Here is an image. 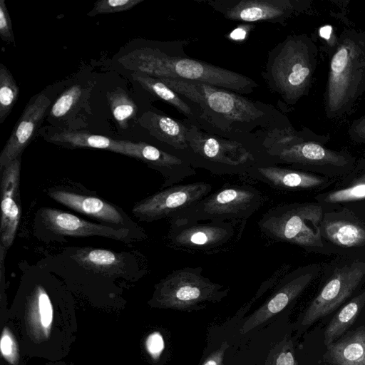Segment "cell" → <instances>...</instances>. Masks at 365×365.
I'll return each instance as SVG.
<instances>
[{
    "instance_id": "obj_32",
    "label": "cell",
    "mask_w": 365,
    "mask_h": 365,
    "mask_svg": "<svg viewBox=\"0 0 365 365\" xmlns=\"http://www.w3.org/2000/svg\"><path fill=\"white\" fill-rule=\"evenodd\" d=\"M37 301L41 324L47 327L52 322L53 309L48 294L41 287L38 288Z\"/></svg>"
},
{
    "instance_id": "obj_31",
    "label": "cell",
    "mask_w": 365,
    "mask_h": 365,
    "mask_svg": "<svg viewBox=\"0 0 365 365\" xmlns=\"http://www.w3.org/2000/svg\"><path fill=\"white\" fill-rule=\"evenodd\" d=\"M365 199V182L356 183L345 189L329 193L325 200L329 202H340Z\"/></svg>"
},
{
    "instance_id": "obj_13",
    "label": "cell",
    "mask_w": 365,
    "mask_h": 365,
    "mask_svg": "<svg viewBox=\"0 0 365 365\" xmlns=\"http://www.w3.org/2000/svg\"><path fill=\"white\" fill-rule=\"evenodd\" d=\"M364 275V262H354L336 268L331 278L307 309L302 325L309 327L334 312L352 294Z\"/></svg>"
},
{
    "instance_id": "obj_36",
    "label": "cell",
    "mask_w": 365,
    "mask_h": 365,
    "mask_svg": "<svg viewBox=\"0 0 365 365\" xmlns=\"http://www.w3.org/2000/svg\"><path fill=\"white\" fill-rule=\"evenodd\" d=\"M146 348L150 354L158 358L164 349V341L159 332H153L146 339Z\"/></svg>"
},
{
    "instance_id": "obj_28",
    "label": "cell",
    "mask_w": 365,
    "mask_h": 365,
    "mask_svg": "<svg viewBox=\"0 0 365 365\" xmlns=\"http://www.w3.org/2000/svg\"><path fill=\"white\" fill-rule=\"evenodd\" d=\"M19 88L12 74L2 63L0 65V123L11 113L18 100Z\"/></svg>"
},
{
    "instance_id": "obj_8",
    "label": "cell",
    "mask_w": 365,
    "mask_h": 365,
    "mask_svg": "<svg viewBox=\"0 0 365 365\" xmlns=\"http://www.w3.org/2000/svg\"><path fill=\"white\" fill-rule=\"evenodd\" d=\"M263 202L264 197L257 189L247 185H232L209 194L172 219L242 220L255 212Z\"/></svg>"
},
{
    "instance_id": "obj_6",
    "label": "cell",
    "mask_w": 365,
    "mask_h": 365,
    "mask_svg": "<svg viewBox=\"0 0 365 365\" xmlns=\"http://www.w3.org/2000/svg\"><path fill=\"white\" fill-rule=\"evenodd\" d=\"M321 206L291 205L269 209L259 222L260 230L270 238L304 247H322L319 224Z\"/></svg>"
},
{
    "instance_id": "obj_24",
    "label": "cell",
    "mask_w": 365,
    "mask_h": 365,
    "mask_svg": "<svg viewBox=\"0 0 365 365\" xmlns=\"http://www.w3.org/2000/svg\"><path fill=\"white\" fill-rule=\"evenodd\" d=\"M73 258L83 268L100 274L120 272L124 265L121 255L101 249L82 248Z\"/></svg>"
},
{
    "instance_id": "obj_7",
    "label": "cell",
    "mask_w": 365,
    "mask_h": 365,
    "mask_svg": "<svg viewBox=\"0 0 365 365\" xmlns=\"http://www.w3.org/2000/svg\"><path fill=\"white\" fill-rule=\"evenodd\" d=\"M202 272L201 267H184L171 272L158 284L159 302L165 307L192 311L227 296L228 288L211 281Z\"/></svg>"
},
{
    "instance_id": "obj_17",
    "label": "cell",
    "mask_w": 365,
    "mask_h": 365,
    "mask_svg": "<svg viewBox=\"0 0 365 365\" xmlns=\"http://www.w3.org/2000/svg\"><path fill=\"white\" fill-rule=\"evenodd\" d=\"M313 277L312 272H305L284 282L265 303L246 319L241 333L250 331L282 311L304 290Z\"/></svg>"
},
{
    "instance_id": "obj_30",
    "label": "cell",
    "mask_w": 365,
    "mask_h": 365,
    "mask_svg": "<svg viewBox=\"0 0 365 365\" xmlns=\"http://www.w3.org/2000/svg\"><path fill=\"white\" fill-rule=\"evenodd\" d=\"M143 1V0H99L95 2L93 8L87 15L92 17L98 14L125 11Z\"/></svg>"
},
{
    "instance_id": "obj_2",
    "label": "cell",
    "mask_w": 365,
    "mask_h": 365,
    "mask_svg": "<svg viewBox=\"0 0 365 365\" xmlns=\"http://www.w3.org/2000/svg\"><path fill=\"white\" fill-rule=\"evenodd\" d=\"M187 43L173 42L170 50L140 47L121 56L118 62L134 72L155 78L202 82L241 95L250 94L259 86L248 76L190 58L184 52Z\"/></svg>"
},
{
    "instance_id": "obj_33",
    "label": "cell",
    "mask_w": 365,
    "mask_h": 365,
    "mask_svg": "<svg viewBox=\"0 0 365 365\" xmlns=\"http://www.w3.org/2000/svg\"><path fill=\"white\" fill-rule=\"evenodd\" d=\"M0 36L8 43H14L12 24L4 0L0 1Z\"/></svg>"
},
{
    "instance_id": "obj_20",
    "label": "cell",
    "mask_w": 365,
    "mask_h": 365,
    "mask_svg": "<svg viewBox=\"0 0 365 365\" xmlns=\"http://www.w3.org/2000/svg\"><path fill=\"white\" fill-rule=\"evenodd\" d=\"M138 122L141 127L158 139L174 149L187 150V123H183L163 114L151 110L145 112Z\"/></svg>"
},
{
    "instance_id": "obj_5",
    "label": "cell",
    "mask_w": 365,
    "mask_h": 365,
    "mask_svg": "<svg viewBox=\"0 0 365 365\" xmlns=\"http://www.w3.org/2000/svg\"><path fill=\"white\" fill-rule=\"evenodd\" d=\"M329 139V134L318 135L306 127L297 130L291 123L259 130L250 140H255L265 154L277 162L336 168L350 165L353 161L350 154L325 146Z\"/></svg>"
},
{
    "instance_id": "obj_14",
    "label": "cell",
    "mask_w": 365,
    "mask_h": 365,
    "mask_svg": "<svg viewBox=\"0 0 365 365\" xmlns=\"http://www.w3.org/2000/svg\"><path fill=\"white\" fill-rule=\"evenodd\" d=\"M51 103L46 95L40 93L26 105L1 150V170L21 157L22 152L34 137Z\"/></svg>"
},
{
    "instance_id": "obj_18",
    "label": "cell",
    "mask_w": 365,
    "mask_h": 365,
    "mask_svg": "<svg viewBox=\"0 0 365 365\" xmlns=\"http://www.w3.org/2000/svg\"><path fill=\"white\" fill-rule=\"evenodd\" d=\"M51 142L70 148H90L110 150L138 159L139 142L119 140L90 133L63 130L52 134Z\"/></svg>"
},
{
    "instance_id": "obj_25",
    "label": "cell",
    "mask_w": 365,
    "mask_h": 365,
    "mask_svg": "<svg viewBox=\"0 0 365 365\" xmlns=\"http://www.w3.org/2000/svg\"><path fill=\"white\" fill-rule=\"evenodd\" d=\"M365 304V291L345 304L332 318L324 333V344H331L356 321Z\"/></svg>"
},
{
    "instance_id": "obj_26",
    "label": "cell",
    "mask_w": 365,
    "mask_h": 365,
    "mask_svg": "<svg viewBox=\"0 0 365 365\" xmlns=\"http://www.w3.org/2000/svg\"><path fill=\"white\" fill-rule=\"evenodd\" d=\"M327 239L341 247H359L365 245V229L343 220L328 222L324 226Z\"/></svg>"
},
{
    "instance_id": "obj_11",
    "label": "cell",
    "mask_w": 365,
    "mask_h": 365,
    "mask_svg": "<svg viewBox=\"0 0 365 365\" xmlns=\"http://www.w3.org/2000/svg\"><path fill=\"white\" fill-rule=\"evenodd\" d=\"M186 151L210 165L247 168L255 164L254 154L245 143L202 130L187 121Z\"/></svg>"
},
{
    "instance_id": "obj_1",
    "label": "cell",
    "mask_w": 365,
    "mask_h": 365,
    "mask_svg": "<svg viewBox=\"0 0 365 365\" xmlns=\"http://www.w3.org/2000/svg\"><path fill=\"white\" fill-rule=\"evenodd\" d=\"M192 102L200 118V128L237 140L249 139L262 129L291 124L272 106L253 101L235 92L197 81L158 78Z\"/></svg>"
},
{
    "instance_id": "obj_19",
    "label": "cell",
    "mask_w": 365,
    "mask_h": 365,
    "mask_svg": "<svg viewBox=\"0 0 365 365\" xmlns=\"http://www.w3.org/2000/svg\"><path fill=\"white\" fill-rule=\"evenodd\" d=\"M248 173L255 178L282 189H308L323 184L324 179L315 175L274 165L254 164Z\"/></svg>"
},
{
    "instance_id": "obj_23",
    "label": "cell",
    "mask_w": 365,
    "mask_h": 365,
    "mask_svg": "<svg viewBox=\"0 0 365 365\" xmlns=\"http://www.w3.org/2000/svg\"><path fill=\"white\" fill-rule=\"evenodd\" d=\"M132 77L145 91L173 106L178 112L185 115L190 123L200 128V118L195 106L193 104L192 106L188 104L182 96L168 87L161 80L138 72H134Z\"/></svg>"
},
{
    "instance_id": "obj_37",
    "label": "cell",
    "mask_w": 365,
    "mask_h": 365,
    "mask_svg": "<svg viewBox=\"0 0 365 365\" xmlns=\"http://www.w3.org/2000/svg\"><path fill=\"white\" fill-rule=\"evenodd\" d=\"M228 347L227 342L222 343L220 347L212 353L202 365H222L225 351Z\"/></svg>"
},
{
    "instance_id": "obj_39",
    "label": "cell",
    "mask_w": 365,
    "mask_h": 365,
    "mask_svg": "<svg viewBox=\"0 0 365 365\" xmlns=\"http://www.w3.org/2000/svg\"><path fill=\"white\" fill-rule=\"evenodd\" d=\"M248 27L249 26H241L240 27L236 28L230 34V38L234 41L244 40L247 36Z\"/></svg>"
},
{
    "instance_id": "obj_35",
    "label": "cell",
    "mask_w": 365,
    "mask_h": 365,
    "mask_svg": "<svg viewBox=\"0 0 365 365\" xmlns=\"http://www.w3.org/2000/svg\"><path fill=\"white\" fill-rule=\"evenodd\" d=\"M347 133L353 141L365 144V113L351 122Z\"/></svg>"
},
{
    "instance_id": "obj_15",
    "label": "cell",
    "mask_w": 365,
    "mask_h": 365,
    "mask_svg": "<svg viewBox=\"0 0 365 365\" xmlns=\"http://www.w3.org/2000/svg\"><path fill=\"white\" fill-rule=\"evenodd\" d=\"M21 157L15 159L1 171V242L5 248L9 247L15 238L19 223V177Z\"/></svg>"
},
{
    "instance_id": "obj_38",
    "label": "cell",
    "mask_w": 365,
    "mask_h": 365,
    "mask_svg": "<svg viewBox=\"0 0 365 365\" xmlns=\"http://www.w3.org/2000/svg\"><path fill=\"white\" fill-rule=\"evenodd\" d=\"M0 348L2 354L4 356H10L14 349V343L12 339L7 334H4L1 339Z\"/></svg>"
},
{
    "instance_id": "obj_40",
    "label": "cell",
    "mask_w": 365,
    "mask_h": 365,
    "mask_svg": "<svg viewBox=\"0 0 365 365\" xmlns=\"http://www.w3.org/2000/svg\"><path fill=\"white\" fill-rule=\"evenodd\" d=\"M356 183L365 182V173L354 181Z\"/></svg>"
},
{
    "instance_id": "obj_12",
    "label": "cell",
    "mask_w": 365,
    "mask_h": 365,
    "mask_svg": "<svg viewBox=\"0 0 365 365\" xmlns=\"http://www.w3.org/2000/svg\"><path fill=\"white\" fill-rule=\"evenodd\" d=\"M212 189L204 182L173 185L136 204L133 213L146 221L173 218L207 196Z\"/></svg>"
},
{
    "instance_id": "obj_4",
    "label": "cell",
    "mask_w": 365,
    "mask_h": 365,
    "mask_svg": "<svg viewBox=\"0 0 365 365\" xmlns=\"http://www.w3.org/2000/svg\"><path fill=\"white\" fill-rule=\"evenodd\" d=\"M319 48L305 34L288 35L271 49L262 76L288 106L308 95L317 69Z\"/></svg>"
},
{
    "instance_id": "obj_27",
    "label": "cell",
    "mask_w": 365,
    "mask_h": 365,
    "mask_svg": "<svg viewBox=\"0 0 365 365\" xmlns=\"http://www.w3.org/2000/svg\"><path fill=\"white\" fill-rule=\"evenodd\" d=\"M106 98L111 113L118 126L126 129L128 121L137 115L136 104L128 93L120 87L107 92Z\"/></svg>"
},
{
    "instance_id": "obj_22",
    "label": "cell",
    "mask_w": 365,
    "mask_h": 365,
    "mask_svg": "<svg viewBox=\"0 0 365 365\" xmlns=\"http://www.w3.org/2000/svg\"><path fill=\"white\" fill-rule=\"evenodd\" d=\"M324 359L329 365H365V326L327 346Z\"/></svg>"
},
{
    "instance_id": "obj_29",
    "label": "cell",
    "mask_w": 365,
    "mask_h": 365,
    "mask_svg": "<svg viewBox=\"0 0 365 365\" xmlns=\"http://www.w3.org/2000/svg\"><path fill=\"white\" fill-rule=\"evenodd\" d=\"M80 85H73L64 91L56 100L51 109V115L60 118L69 113L78 103L82 96Z\"/></svg>"
},
{
    "instance_id": "obj_3",
    "label": "cell",
    "mask_w": 365,
    "mask_h": 365,
    "mask_svg": "<svg viewBox=\"0 0 365 365\" xmlns=\"http://www.w3.org/2000/svg\"><path fill=\"white\" fill-rule=\"evenodd\" d=\"M324 115L329 120L349 113L365 93V31L345 28L329 49Z\"/></svg>"
},
{
    "instance_id": "obj_10",
    "label": "cell",
    "mask_w": 365,
    "mask_h": 365,
    "mask_svg": "<svg viewBox=\"0 0 365 365\" xmlns=\"http://www.w3.org/2000/svg\"><path fill=\"white\" fill-rule=\"evenodd\" d=\"M187 221L172 219L169 239L185 250L210 251L221 248L240 237L242 220Z\"/></svg>"
},
{
    "instance_id": "obj_34",
    "label": "cell",
    "mask_w": 365,
    "mask_h": 365,
    "mask_svg": "<svg viewBox=\"0 0 365 365\" xmlns=\"http://www.w3.org/2000/svg\"><path fill=\"white\" fill-rule=\"evenodd\" d=\"M274 365H297L292 341H287L276 355Z\"/></svg>"
},
{
    "instance_id": "obj_16",
    "label": "cell",
    "mask_w": 365,
    "mask_h": 365,
    "mask_svg": "<svg viewBox=\"0 0 365 365\" xmlns=\"http://www.w3.org/2000/svg\"><path fill=\"white\" fill-rule=\"evenodd\" d=\"M41 217L45 226L58 235L74 237L102 236L123 240L129 233L127 229H114L92 223L72 214L53 208L42 209Z\"/></svg>"
},
{
    "instance_id": "obj_21",
    "label": "cell",
    "mask_w": 365,
    "mask_h": 365,
    "mask_svg": "<svg viewBox=\"0 0 365 365\" xmlns=\"http://www.w3.org/2000/svg\"><path fill=\"white\" fill-rule=\"evenodd\" d=\"M49 196L56 202L79 212L113 224H121V213L112 205L94 197L86 196L65 190H52Z\"/></svg>"
},
{
    "instance_id": "obj_9",
    "label": "cell",
    "mask_w": 365,
    "mask_h": 365,
    "mask_svg": "<svg viewBox=\"0 0 365 365\" xmlns=\"http://www.w3.org/2000/svg\"><path fill=\"white\" fill-rule=\"evenodd\" d=\"M225 19L242 22L265 21L285 25L310 6L309 0H204Z\"/></svg>"
}]
</instances>
